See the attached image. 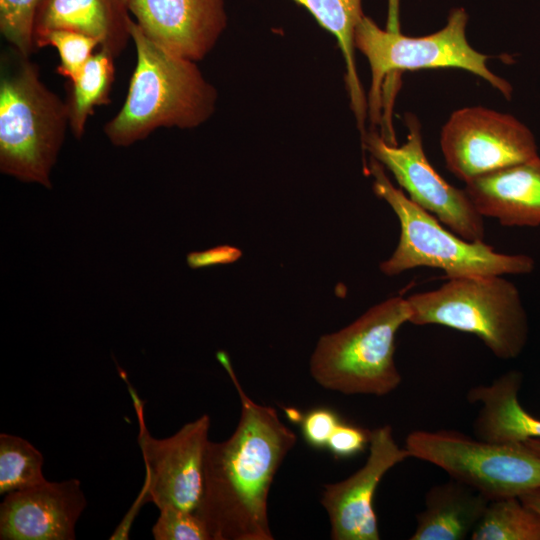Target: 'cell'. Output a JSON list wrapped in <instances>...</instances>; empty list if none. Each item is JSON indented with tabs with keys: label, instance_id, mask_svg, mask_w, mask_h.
Masks as SVG:
<instances>
[{
	"label": "cell",
	"instance_id": "484cf974",
	"mask_svg": "<svg viewBox=\"0 0 540 540\" xmlns=\"http://www.w3.org/2000/svg\"><path fill=\"white\" fill-rule=\"evenodd\" d=\"M300 421L307 444L316 449H323L327 447L329 438L342 420L333 409L317 407L310 410Z\"/></svg>",
	"mask_w": 540,
	"mask_h": 540
},
{
	"label": "cell",
	"instance_id": "6da1fadb",
	"mask_svg": "<svg viewBox=\"0 0 540 540\" xmlns=\"http://www.w3.org/2000/svg\"><path fill=\"white\" fill-rule=\"evenodd\" d=\"M217 359L236 388L241 414L227 440L207 443L202 495L195 513L212 540H273L268 495L297 436L274 408L246 394L224 351L217 353Z\"/></svg>",
	"mask_w": 540,
	"mask_h": 540
},
{
	"label": "cell",
	"instance_id": "7c38bea8",
	"mask_svg": "<svg viewBox=\"0 0 540 540\" xmlns=\"http://www.w3.org/2000/svg\"><path fill=\"white\" fill-rule=\"evenodd\" d=\"M365 464L345 480L326 484L321 504L331 525L333 540L380 539L374 496L383 476L409 458L405 447L396 443L390 425L371 431Z\"/></svg>",
	"mask_w": 540,
	"mask_h": 540
},
{
	"label": "cell",
	"instance_id": "30bf717a",
	"mask_svg": "<svg viewBox=\"0 0 540 540\" xmlns=\"http://www.w3.org/2000/svg\"><path fill=\"white\" fill-rule=\"evenodd\" d=\"M440 145L446 168L465 183L539 156L527 126L481 106L454 111L441 130Z\"/></svg>",
	"mask_w": 540,
	"mask_h": 540
},
{
	"label": "cell",
	"instance_id": "9c48e42d",
	"mask_svg": "<svg viewBox=\"0 0 540 540\" xmlns=\"http://www.w3.org/2000/svg\"><path fill=\"white\" fill-rule=\"evenodd\" d=\"M405 124L408 135L403 145H392L371 129L361 138L363 148L393 174L411 201L460 237L469 241H483V216L465 189L449 184L429 162L417 117L406 114Z\"/></svg>",
	"mask_w": 540,
	"mask_h": 540
},
{
	"label": "cell",
	"instance_id": "cb8c5ba5",
	"mask_svg": "<svg viewBox=\"0 0 540 540\" xmlns=\"http://www.w3.org/2000/svg\"><path fill=\"white\" fill-rule=\"evenodd\" d=\"M42 0H0V32L19 55L29 58L34 46L35 17Z\"/></svg>",
	"mask_w": 540,
	"mask_h": 540
},
{
	"label": "cell",
	"instance_id": "ffe728a7",
	"mask_svg": "<svg viewBox=\"0 0 540 540\" xmlns=\"http://www.w3.org/2000/svg\"><path fill=\"white\" fill-rule=\"evenodd\" d=\"M115 57L100 48L85 63L79 75L69 81V92L65 100L69 128L76 139L85 133L88 118L97 106L111 102L110 92L115 75Z\"/></svg>",
	"mask_w": 540,
	"mask_h": 540
},
{
	"label": "cell",
	"instance_id": "d4e9b609",
	"mask_svg": "<svg viewBox=\"0 0 540 540\" xmlns=\"http://www.w3.org/2000/svg\"><path fill=\"white\" fill-rule=\"evenodd\" d=\"M152 534L155 540H212L205 523L195 512L175 508L160 510Z\"/></svg>",
	"mask_w": 540,
	"mask_h": 540
},
{
	"label": "cell",
	"instance_id": "4dcf8cb0",
	"mask_svg": "<svg viewBox=\"0 0 540 540\" xmlns=\"http://www.w3.org/2000/svg\"><path fill=\"white\" fill-rule=\"evenodd\" d=\"M526 447L532 450L534 453L540 456V440L528 439L522 442Z\"/></svg>",
	"mask_w": 540,
	"mask_h": 540
},
{
	"label": "cell",
	"instance_id": "f1b7e54d",
	"mask_svg": "<svg viewBox=\"0 0 540 540\" xmlns=\"http://www.w3.org/2000/svg\"><path fill=\"white\" fill-rule=\"evenodd\" d=\"M386 29L391 32L400 31V0H388Z\"/></svg>",
	"mask_w": 540,
	"mask_h": 540
},
{
	"label": "cell",
	"instance_id": "4316f807",
	"mask_svg": "<svg viewBox=\"0 0 540 540\" xmlns=\"http://www.w3.org/2000/svg\"><path fill=\"white\" fill-rule=\"evenodd\" d=\"M371 430L341 421L327 443V449L337 458H350L369 446Z\"/></svg>",
	"mask_w": 540,
	"mask_h": 540
},
{
	"label": "cell",
	"instance_id": "2e32d148",
	"mask_svg": "<svg viewBox=\"0 0 540 540\" xmlns=\"http://www.w3.org/2000/svg\"><path fill=\"white\" fill-rule=\"evenodd\" d=\"M128 0H42L34 33L51 29L78 32L99 42L115 58L131 40Z\"/></svg>",
	"mask_w": 540,
	"mask_h": 540
},
{
	"label": "cell",
	"instance_id": "44dd1931",
	"mask_svg": "<svg viewBox=\"0 0 540 540\" xmlns=\"http://www.w3.org/2000/svg\"><path fill=\"white\" fill-rule=\"evenodd\" d=\"M472 540H540V515L519 497L491 500Z\"/></svg>",
	"mask_w": 540,
	"mask_h": 540
},
{
	"label": "cell",
	"instance_id": "4fadbf2b",
	"mask_svg": "<svg viewBox=\"0 0 540 540\" xmlns=\"http://www.w3.org/2000/svg\"><path fill=\"white\" fill-rule=\"evenodd\" d=\"M143 33L177 56L199 61L227 27L225 0H128Z\"/></svg>",
	"mask_w": 540,
	"mask_h": 540
},
{
	"label": "cell",
	"instance_id": "f546056e",
	"mask_svg": "<svg viewBox=\"0 0 540 540\" xmlns=\"http://www.w3.org/2000/svg\"><path fill=\"white\" fill-rule=\"evenodd\" d=\"M519 498L526 506L540 515V488L527 492Z\"/></svg>",
	"mask_w": 540,
	"mask_h": 540
},
{
	"label": "cell",
	"instance_id": "ac0fdd59",
	"mask_svg": "<svg viewBox=\"0 0 540 540\" xmlns=\"http://www.w3.org/2000/svg\"><path fill=\"white\" fill-rule=\"evenodd\" d=\"M490 500L450 478L426 493L425 508L417 514L410 540H463L471 536Z\"/></svg>",
	"mask_w": 540,
	"mask_h": 540
},
{
	"label": "cell",
	"instance_id": "9a60e30c",
	"mask_svg": "<svg viewBox=\"0 0 540 540\" xmlns=\"http://www.w3.org/2000/svg\"><path fill=\"white\" fill-rule=\"evenodd\" d=\"M477 211L508 227L540 225V157L465 183Z\"/></svg>",
	"mask_w": 540,
	"mask_h": 540
},
{
	"label": "cell",
	"instance_id": "3957f363",
	"mask_svg": "<svg viewBox=\"0 0 540 540\" xmlns=\"http://www.w3.org/2000/svg\"><path fill=\"white\" fill-rule=\"evenodd\" d=\"M367 169L373 177L374 193L389 204L400 222L397 247L380 264L384 274L395 276L413 268L431 267L442 270L452 279L533 271L535 261L528 255L499 253L484 241H469L444 228L434 215L396 188L373 157Z\"/></svg>",
	"mask_w": 540,
	"mask_h": 540
},
{
	"label": "cell",
	"instance_id": "83f0119b",
	"mask_svg": "<svg viewBox=\"0 0 540 540\" xmlns=\"http://www.w3.org/2000/svg\"><path fill=\"white\" fill-rule=\"evenodd\" d=\"M240 251L230 246H217L206 251L192 252L187 255V263L191 268H200L235 261Z\"/></svg>",
	"mask_w": 540,
	"mask_h": 540
},
{
	"label": "cell",
	"instance_id": "d6986e66",
	"mask_svg": "<svg viewBox=\"0 0 540 540\" xmlns=\"http://www.w3.org/2000/svg\"><path fill=\"white\" fill-rule=\"evenodd\" d=\"M306 8L321 27L332 33L346 65V87L357 127L363 137L368 117V102L355 63V30L365 16L362 0H293Z\"/></svg>",
	"mask_w": 540,
	"mask_h": 540
},
{
	"label": "cell",
	"instance_id": "ba28073f",
	"mask_svg": "<svg viewBox=\"0 0 540 540\" xmlns=\"http://www.w3.org/2000/svg\"><path fill=\"white\" fill-rule=\"evenodd\" d=\"M405 449L491 500L520 497L540 488V456L522 442L471 438L456 430H416Z\"/></svg>",
	"mask_w": 540,
	"mask_h": 540
},
{
	"label": "cell",
	"instance_id": "5b68a950",
	"mask_svg": "<svg viewBox=\"0 0 540 540\" xmlns=\"http://www.w3.org/2000/svg\"><path fill=\"white\" fill-rule=\"evenodd\" d=\"M410 316L407 299L393 296L341 330L321 336L309 362L312 378L346 395L391 393L402 380L394 359L395 337Z\"/></svg>",
	"mask_w": 540,
	"mask_h": 540
},
{
	"label": "cell",
	"instance_id": "52a82bcc",
	"mask_svg": "<svg viewBox=\"0 0 540 540\" xmlns=\"http://www.w3.org/2000/svg\"><path fill=\"white\" fill-rule=\"evenodd\" d=\"M468 14L463 7L452 9L446 25L439 31L421 37L381 29L373 19L364 16L355 30V48L368 60L371 85L367 97L368 117L373 125L382 123L385 83L402 71L458 68L487 81L507 99L512 86L487 66L489 56L473 49L467 41Z\"/></svg>",
	"mask_w": 540,
	"mask_h": 540
},
{
	"label": "cell",
	"instance_id": "7a4b0ae2",
	"mask_svg": "<svg viewBox=\"0 0 540 540\" xmlns=\"http://www.w3.org/2000/svg\"><path fill=\"white\" fill-rule=\"evenodd\" d=\"M130 34L136 65L121 109L104 125L108 140L127 147L158 128L192 129L205 123L218 94L196 62L153 42L134 20Z\"/></svg>",
	"mask_w": 540,
	"mask_h": 540
},
{
	"label": "cell",
	"instance_id": "5bb4252c",
	"mask_svg": "<svg viewBox=\"0 0 540 540\" xmlns=\"http://www.w3.org/2000/svg\"><path fill=\"white\" fill-rule=\"evenodd\" d=\"M86 504L78 479L10 492L0 505V539L74 540Z\"/></svg>",
	"mask_w": 540,
	"mask_h": 540
},
{
	"label": "cell",
	"instance_id": "8992f818",
	"mask_svg": "<svg viewBox=\"0 0 540 540\" xmlns=\"http://www.w3.org/2000/svg\"><path fill=\"white\" fill-rule=\"evenodd\" d=\"M504 275L448 279L435 290L407 297L414 325H441L477 336L499 359L518 357L529 323L517 287Z\"/></svg>",
	"mask_w": 540,
	"mask_h": 540
},
{
	"label": "cell",
	"instance_id": "8fae6325",
	"mask_svg": "<svg viewBox=\"0 0 540 540\" xmlns=\"http://www.w3.org/2000/svg\"><path fill=\"white\" fill-rule=\"evenodd\" d=\"M129 391L139 421L138 443L146 468L139 503L152 502L159 511L175 508L195 512L202 495L209 416L204 414L174 435L157 439L145 425L142 401L130 385Z\"/></svg>",
	"mask_w": 540,
	"mask_h": 540
},
{
	"label": "cell",
	"instance_id": "7402d4cb",
	"mask_svg": "<svg viewBox=\"0 0 540 540\" xmlns=\"http://www.w3.org/2000/svg\"><path fill=\"white\" fill-rule=\"evenodd\" d=\"M44 457L27 440L0 434V494L29 489L45 483Z\"/></svg>",
	"mask_w": 540,
	"mask_h": 540
},
{
	"label": "cell",
	"instance_id": "e0dca14e",
	"mask_svg": "<svg viewBox=\"0 0 540 540\" xmlns=\"http://www.w3.org/2000/svg\"><path fill=\"white\" fill-rule=\"evenodd\" d=\"M521 384L522 374L511 370L488 385L468 391V401L481 404L473 423L477 438L499 443L540 440V419L529 414L519 402Z\"/></svg>",
	"mask_w": 540,
	"mask_h": 540
},
{
	"label": "cell",
	"instance_id": "277c9868",
	"mask_svg": "<svg viewBox=\"0 0 540 540\" xmlns=\"http://www.w3.org/2000/svg\"><path fill=\"white\" fill-rule=\"evenodd\" d=\"M68 127L66 102L42 82L38 66L18 54L14 68L0 77L1 173L52 188L50 174Z\"/></svg>",
	"mask_w": 540,
	"mask_h": 540
},
{
	"label": "cell",
	"instance_id": "603a6c76",
	"mask_svg": "<svg viewBox=\"0 0 540 540\" xmlns=\"http://www.w3.org/2000/svg\"><path fill=\"white\" fill-rule=\"evenodd\" d=\"M35 49L54 47L59 54L60 63L56 68L59 75L74 80L85 63L94 54L99 42L90 36L63 29H51L34 33Z\"/></svg>",
	"mask_w": 540,
	"mask_h": 540
}]
</instances>
